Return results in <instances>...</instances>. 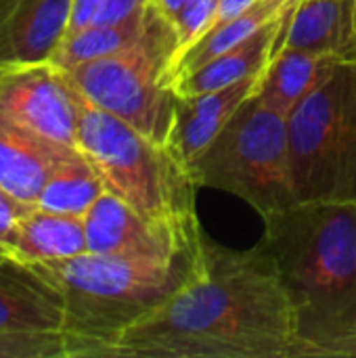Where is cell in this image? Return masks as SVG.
Returning a JSON list of instances; mask_svg holds the SVG:
<instances>
[{
    "label": "cell",
    "instance_id": "cell-2",
    "mask_svg": "<svg viewBox=\"0 0 356 358\" xmlns=\"http://www.w3.org/2000/svg\"><path fill=\"white\" fill-rule=\"evenodd\" d=\"M262 220L302 358H332L356 334V203L298 201Z\"/></svg>",
    "mask_w": 356,
    "mask_h": 358
},
{
    "label": "cell",
    "instance_id": "cell-16",
    "mask_svg": "<svg viewBox=\"0 0 356 358\" xmlns=\"http://www.w3.org/2000/svg\"><path fill=\"white\" fill-rule=\"evenodd\" d=\"M13 258L36 264L76 258L88 252L84 216L57 214L31 208L21 216L8 243Z\"/></svg>",
    "mask_w": 356,
    "mask_h": 358
},
{
    "label": "cell",
    "instance_id": "cell-22",
    "mask_svg": "<svg viewBox=\"0 0 356 358\" xmlns=\"http://www.w3.org/2000/svg\"><path fill=\"white\" fill-rule=\"evenodd\" d=\"M218 0H191L172 21V29L178 42V57L193 46L212 25ZM176 57V59H178ZM176 67V65H174Z\"/></svg>",
    "mask_w": 356,
    "mask_h": 358
},
{
    "label": "cell",
    "instance_id": "cell-20",
    "mask_svg": "<svg viewBox=\"0 0 356 358\" xmlns=\"http://www.w3.org/2000/svg\"><path fill=\"white\" fill-rule=\"evenodd\" d=\"M145 15H147V8L143 13H136L118 23H105V25L92 23L78 31H69L57 46L50 61L59 69L65 71V69L78 67L82 63L107 57V55L128 46L132 40H136V36L141 34V29L145 25Z\"/></svg>",
    "mask_w": 356,
    "mask_h": 358
},
{
    "label": "cell",
    "instance_id": "cell-13",
    "mask_svg": "<svg viewBox=\"0 0 356 358\" xmlns=\"http://www.w3.org/2000/svg\"><path fill=\"white\" fill-rule=\"evenodd\" d=\"M262 73L195 96L176 94V115L170 145L187 166H191V162L218 136L243 101L258 92Z\"/></svg>",
    "mask_w": 356,
    "mask_h": 358
},
{
    "label": "cell",
    "instance_id": "cell-23",
    "mask_svg": "<svg viewBox=\"0 0 356 358\" xmlns=\"http://www.w3.org/2000/svg\"><path fill=\"white\" fill-rule=\"evenodd\" d=\"M151 0H103L92 23H118L136 13H143Z\"/></svg>",
    "mask_w": 356,
    "mask_h": 358
},
{
    "label": "cell",
    "instance_id": "cell-14",
    "mask_svg": "<svg viewBox=\"0 0 356 358\" xmlns=\"http://www.w3.org/2000/svg\"><path fill=\"white\" fill-rule=\"evenodd\" d=\"M285 46L356 59L355 0H296L277 50Z\"/></svg>",
    "mask_w": 356,
    "mask_h": 358
},
{
    "label": "cell",
    "instance_id": "cell-7",
    "mask_svg": "<svg viewBox=\"0 0 356 358\" xmlns=\"http://www.w3.org/2000/svg\"><path fill=\"white\" fill-rule=\"evenodd\" d=\"M189 170L197 187L237 195L262 218L298 203L290 168L287 115L266 105L258 92L243 101Z\"/></svg>",
    "mask_w": 356,
    "mask_h": 358
},
{
    "label": "cell",
    "instance_id": "cell-8",
    "mask_svg": "<svg viewBox=\"0 0 356 358\" xmlns=\"http://www.w3.org/2000/svg\"><path fill=\"white\" fill-rule=\"evenodd\" d=\"M0 115L48 141L76 147L80 94L52 61L2 65Z\"/></svg>",
    "mask_w": 356,
    "mask_h": 358
},
{
    "label": "cell",
    "instance_id": "cell-26",
    "mask_svg": "<svg viewBox=\"0 0 356 358\" xmlns=\"http://www.w3.org/2000/svg\"><path fill=\"white\" fill-rule=\"evenodd\" d=\"M254 2H256V0H218L210 29H214V27L227 23L229 19L237 17L239 13H243V10H245L248 6H252ZM210 29H208V31H210ZM208 31H206V34H208Z\"/></svg>",
    "mask_w": 356,
    "mask_h": 358
},
{
    "label": "cell",
    "instance_id": "cell-10",
    "mask_svg": "<svg viewBox=\"0 0 356 358\" xmlns=\"http://www.w3.org/2000/svg\"><path fill=\"white\" fill-rule=\"evenodd\" d=\"M69 17L71 0H0V67L50 61Z\"/></svg>",
    "mask_w": 356,
    "mask_h": 358
},
{
    "label": "cell",
    "instance_id": "cell-3",
    "mask_svg": "<svg viewBox=\"0 0 356 358\" xmlns=\"http://www.w3.org/2000/svg\"><path fill=\"white\" fill-rule=\"evenodd\" d=\"M204 243L174 258L86 252L31 266L59 289L65 331L80 340L82 358H105L126 327L166 302L191 277Z\"/></svg>",
    "mask_w": 356,
    "mask_h": 358
},
{
    "label": "cell",
    "instance_id": "cell-12",
    "mask_svg": "<svg viewBox=\"0 0 356 358\" xmlns=\"http://www.w3.org/2000/svg\"><path fill=\"white\" fill-rule=\"evenodd\" d=\"M73 151L0 115V187L25 208H36L50 172Z\"/></svg>",
    "mask_w": 356,
    "mask_h": 358
},
{
    "label": "cell",
    "instance_id": "cell-24",
    "mask_svg": "<svg viewBox=\"0 0 356 358\" xmlns=\"http://www.w3.org/2000/svg\"><path fill=\"white\" fill-rule=\"evenodd\" d=\"M31 208H25L23 203H19L17 199H13L2 187H0V239L6 243H10L13 235H15V229L21 220L23 214H27Z\"/></svg>",
    "mask_w": 356,
    "mask_h": 358
},
{
    "label": "cell",
    "instance_id": "cell-29",
    "mask_svg": "<svg viewBox=\"0 0 356 358\" xmlns=\"http://www.w3.org/2000/svg\"><path fill=\"white\" fill-rule=\"evenodd\" d=\"M10 256V252H8V248H6V243L0 239V260H4V258H8Z\"/></svg>",
    "mask_w": 356,
    "mask_h": 358
},
{
    "label": "cell",
    "instance_id": "cell-28",
    "mask_svg": "<svg viewBox=\"0 0 356 358\" xmlns=\"http://www.w3.org/2000/svg\"><path fill=\"white\" fill-rule=\"evenodd\" d=\"M338 357H348V358H356V334L353 338H348L346 342L338 344L332 352V358Z\"/></svg>",
    "mask_w": 356,
    "mask_h": 358
},
{
    "label": "cell",
    "instance_id": "cell-15",
    "mask_svg": "<svg viewBox=\"0 0 356 358\" xmlns=\"http://www.w3.org/2000/svg\"><path fill=\"white\" fill-rule=\"evenodd\" d=\"M292 6L279 19L271 21L269 25L258 29L254 36L245 38L237 46L220 52L218 57L206 61L204 65L195 67L193 71L178 76L174 80V92L178 96H195V94L225 88L243 78L262 73L281 42Z\"/></svg>",
    "mask_w": 356,
    "mask_h": 358
},
{
    "label": "cell",
    "instance_id": "cell-5",
    "mask_svg": "<svg viewBox=\"0 0 356 358\" xmlns=\"http://www.w3.org/2000/svg\"><path fill=\"white\" fill-rule=\"evenodd\" d=\"M178 42L168 19L149 2L145 25L128 46L65 69L69 84L92 105L118 115L155 143L170 145Z\"/></svg>",
    "mask_w": 356,
    "mask_h": 358
},
{
    "label": "cell",
    "instance_id": "cell-18",
    "mask_svg": "<svg viewBox=\"0 0 356 358\" xmlns=\"http://www.w3.org/2000/svg\"><path fill=\"white\" fill-rule=\"evenodd\" d=\"M296 0H256L237 17L229 19L227 23L210 29L204 34L193 46H189L178 59L174 67V80L183 73L193 71L195 67L204 65L206 61L218 57L220 52L237 46L245 38L254 36L258 29L269 25L271 21L279 19Z\"/></svg>",
    "mask_w": 356,
    "mask_h": 358
},
{
    "label": "cell",
    "instance_id": "cell-11",
    "mask_svg": "<svg viewBox=\"0 0 356 358\" xmlns=\"http://www.w3.org/2000/svg\"><path fill=\"white\" fill-rule=\"evenodd\" d=\"M0 331H65L59 289L13 256L0 260Z\"/></svg>",
    "mask_w": 356,
    "mask_h": 358
},
{
    "label": "cell",
    "instance_id": "cell-1",
    "mask_svg": "<svg viewBox=\"0 0 356 358\" xmlns=\"http://www.w3.org/2000/svg\"><path fill=\"white\" fill-rule=\"evenodd\" d=\"M105 358H302V346L264 243L229 250L206 239L191 277Z\"/></svg>",
    "mask_w": 356,
    "mask_h": 358
},
{
    "label": "cell",
    "instance_id": "cell-19",
    "mask_svg": "<svg viewBox=\"0 0 356 358\" xmlns=\"http://www.w3.org/2000/svg\"><path fill=\"white\" fill-rule=\"evenodd\" d=\"M103 193L105 185L92 164L80 151H73L55 166L40 191L36 208L57 214L84 216Z\"/></svg>",
    "mask_w": 356,
    "mask_h": 358
},
{
    "label": "cell",
    "instance_id": "cell-9",
    "mask_svg": "<svg viewBox=\"0 0 356 358\" xmlns=\"http://www.w3.org/2000/svg\"><path fill=\"white\" fill-rule=\"evenodd\" d=\"M88 252L174 258L183 252L197 250L206 235L195 224L162 222L138 214L130 203L105 191L84 214Z\"/></svg>",
    "mask_w": 356,
    "mask_h": 358
},
{
    "label": "cell",
    "instance_id": "cell-27",
    "mask_svg": "<svg viewBox=\"0 0 356 358\" xmlns=\"http://www.w3.org/2000/svg\"><path fill=\"white\" fill-rule=\"evenodd\" d=\"M189 2H191V0H151V4L155 6V10H157L164 19H168V21H172Z\"/></svg>",
    "mask_w": 356,
    "mask_h": 358
},
{
    "label": "cell",
    "instance_id": "cell-21",
    "mask_svg": "<svg viewBox=\"0 0 356 358\" xmlns=\"http://www.w3.org/2000/svg\"><path fill=\"white\" fill-rule=\"evenodd\" d=\"M0 358H82V344L67 331H0Z\"/></svg>",
    "mask_w": 356,
    "mask_h": 358
},
{
    "label": "cell",
    "instance_id": "cell-6",
    "mask_svg": "<svg viewBox=\"0 0 356 358\" xmlns=\"http://www.w3.org/2000/svg\"><path fill=\"white\" fill-rule=\"evenodd\" d=\"M298 201L356 203V59H334L287 115Z\"/></svg>",
    "mask_w": 356,
    "mask_h": 358
},
{
    "label": "cell",
    "instance_id": "cell-25",
    "mask_svg": "<svg viewBox=\"0 0 356 358\" xmlns=\"http://www.w3.org/2000/svg\"><path fill=\"white\" fill-rule=\"evenodd\" d=\"M103 0H71V17H69V31H78L86 25H92Z\"/></svg>",
    "mask_w": 356,
    "mask_h": 358
},
{
    "label": "cell",
    "instance_id": "cell-4",
    "mask_svg": "<svg viewBox=\"0 0 356 358\" xmlns=\"http://www.w3.org/2000/svg\"><path fill=\"white\" fill-rule=\"evenodd\" d=\"M76 149L92 164L105 191L138 214L195 224V180L172 145H162L118 115L80 96Z\"/></svg>",
    "mask_w": 356,
    "mask_h": 358
},
{
    "label": "cell",
    "instance_id": "cell-17",
    "mask_svg": "<svg viewBox=\"0 0 356 358\" xmlns=\"http://www.w3.org/2000/svg\"><path fill=\"white\" fill-rule=\"evenodd\" d=\"M334 59L338 57L285 46L271 57L262 73L258 96L279 113L290 115Z\"/></svg>",
    "mask_w": 356,
    "mask_h": 358
},
{
    "label": "cell",
    "instance_id": "cell-30",
    "mask_svg": "<svg viewBox=\"0 0 356 358\" xmlns=\"http://www.w3.org/2000/svg\"><path fill=\"white\" fill-rule=\"evenodd\" d=\"M355 10H356V0H355Z\"/></svg>",
    "mask_w": 356,
    "mask_h": 358
}]
</instances>
